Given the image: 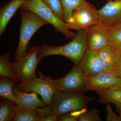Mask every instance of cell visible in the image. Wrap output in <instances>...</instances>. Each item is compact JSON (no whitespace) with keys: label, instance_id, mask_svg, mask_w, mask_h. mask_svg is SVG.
Returning <instances> with one entry per match:
<instances>
[{"label":"cell","instance_id":"cell-3","mask_svg":"<svg viewBox=\"0 0 121 121\" xmlns=\"http://www.w3.org/2000/svg\"><path fill=\"white\" fill-rule=\"evenodd\" d=\"M21 24L19 39L13 62L22 60L26 56L27 47L30 39L36 32L48 23L37 14L21 9L20 11Z\"/></svg>","mask_w":121,"mask_h":121},{"label":"cell","instance_id":"cell-19","mask_svg":"<svg viewBox=\"0 0 121 121\" xmlns=\"http://www.w3.org/2000/svg\"><path fill=\"white\" fill-rule=\"evenodd\" d=\"M5 99L1 102L0 121H12L16 112V104L13 101Z\"/></svg>","mask_w":121,"mask_h":121},{"label":"cell","instance_id":"cell-2","mask_svg":"<svg viewBox=\"0 0 121 121\" xmlns=\"http://www.w3.org/2000/svg\"><path fill=\"white\" fill-rule=\"evenodd\" d=\"M94 99L83 93L57 91L50 106L51 115L58 117L65 113L86 111L88 103Z\"/></svg>","mask_w":121,"mask_h":121},{"label":"cell","instance_id":"cell-20","mask_svg":"<svg viewBox=\"0 0 121 121\" xmlns=\"http://www.w3.org/2000/svg\"><path fill=\"white\" fill-rule=\"evenodd\" d=\"M108 36L109 43L121 52V23L110 27Z\"/></svg>","mask_w":121,"mask_h":121},{"label":"cell","instance_id":"cell-24","mask_svg":"<svg viewBox=\"0 0 121 121\" xmlns=\"http://www.w3.org/2000/svg\"><path fill=\"white\" fill-rule=\"evenodd\" d=\"M99 110L93 109L90 111H86L79 116L78 121H101L99 116Z\"/></svg>","mask_w":121,"mask_h":121},{"label":"cell","instance_id":"cell-28","mask_svg":"<svg viewBox=\"0 0 121 121\" xmlns=\"http://www.w3.org/2000/svg\"><path fill=\"white\" fill-rule=\"evenodd\" d=\"M114 73L119 78H121V63L118 67L117 68L116 71Z\"/></svg>","mask_w":121,"mask_h":121},{"label":"cell","instance_id":"cell-11","mask_svg":"<svg viewBox=\"0 0 121 121\" xmlns=\"http://www.w3.org/2000/svg\"><path fill=\"white\" fill-rule=\"evenodd\" d=\"M78 66L85 77L93 76L104 71L98 51L87 49Z\"/></svg>","mask_w":121,"mask_h":121},{"label":"cell","instance_id":"cell-17","mask_svg":"<svg viewBox=\"0 0 121 121\" xmlns=\"http://www.w3.org/2000/svg\"><path fill=\"white\" fill-rule=\"evenodd\" d=\"M12 56L10 52L0 57V75L12 79L17 83L16 75L12 63L10 62Z\"/></svg>","mask_w":121,"mask_h":121},{"label":"cell","instance_id":"cell-23","mask_svg":"<svg viewBox=\"0 0 121 121\" xmlns=\"http://www.w3.org/2000/svg\"><path fill=\"white\" fill-rule=\"evenodd\" d=\"M42 1L50 9L56 16L65 22L62 8L60 0H42Z\"/></svg>","mask_w":121,"mask_h":121},{"label":"cell","instance_id":"cell-26","mask_svg":"<svg viewBox=\"0 0 121 121\" xmlns=\"http://www.w3.org/2000/svg\"><path fill=\"white\" fill-rule=\"evenodd\" d=\"M78 116L73 114V113H65L58 117V121H78Z\"/></svg>","mask_w":121,"mask_h":121},{"label":"cell","instance_id":"cell-9","mask_svg":"<svg viewBox=\"0 0 121 121\" xmlns=\"http://www.w3.org/2000/svg\"><path fill=\"white\" fill-rule=\"evenodd\" d=\"M86 91L105 90L119 86L121 78L114 73L103 72L93 76L85 77Z\"/></svg>","mask_w":121,"mask_h":121},{"label":"cell","instance_id":"cell-16","mask_svg":"<svg viewBox=\"0 0 121 121\" xmlns=\"http://www.w3.org/2000/svg\"><path fill=\"white\" fill-rule=\"evenodd\" d=\"M99 101L103 104L112 103L117 107L121 113V89L112 87L105 90L96 91Z\"/></svg>","mask_w":121,"mask_h":121},{"label":"cell","instance_id":"cell-13","mask_svg":"<svg viewBox=\"0 0 121 121\" xmlns=\"http://www.w3.org/2000/svg\"><path fill=\"white\" fill-rule=\"evenodd\" d=\"M99 20L109 27L121 23V0L108 1L98 10Z\"/></svg>","mask_w":121,"mask_h":121},{"label":"cell","instance_id":"cell-18","mask_svg":"<svg viewBox=\"0 0 121 121\" xmlns=\"http://www.w3.org/2000/svg\"><path fill=\"white\" fill-rule=\"evenodd\" d=\"M15 81L8 77L1 76L0 80V96L1 97L9 99L16 102L17 101L13 91Z\"/></svg>","mask_w":121,"mask_h":121},{"label":"cell","instance_id":"cell-10","mask_svg":"<svg viewBox=\"0 0 121 121\" xmlns=\"http://www.w3.org/2000/svg\"><path fill=\"white\" fill-rule=\"evenodd\" d=\"M110 27L99 21L86 29L88 40V49L98 51L109 43L108 33Z\"/></svg>","mask_w":121,"mask_h":121},{"label":"cell","instance_id":"cell-25","mask_svg":"<svg viewBox=\"0 0 121 121\" xmlns=\"http://www.w3.org/2000/svg\"><path fill=\"white\" fill-rule=\"evenodd\" d=\"M107 113L106 121H120L119 117L113 111L110 103L107 104L106 108Z\"/></svg>","mask_w":121,"mask_h":121},{"label":"cell","instance_id":"cell-4","mask_svg":"<svg viewBox=\"0 0 121 121\" xmlns=\"http://www.w3.org/2000/svg\"><path fill=\"white\" fill-rule=\"evenodd\" d=\"M20 8L35 13L54 26L57 32H61L67 39H72L76 33L70 31L67 23L60 19L48 8L42 0H26Z\"/></svg>","mask_w":121,"mask_h":121},{"label":"cell","instance_id":"cell-30","mask_svg":"<svg viewBox=\"0 0 121 121\" xmlns=\"http://www.w3.org/2000/svg\"><path fill=\"white\" fill-rule=\"evenodd\" d=\"M119 119H120V121H121V113L119 115Z\"/></svg>","mask_w":121,"mask_h":121},{"label":"cell","instance_id":"cell-12","mask_svg":"<svg viewBox=\"0 0 121 121\" xmlns=\"http://www.w3.org/2000/svg\"><path fill=\"white\" fill-rule=\"evenodd\" d=\"M13 91L17 99L15 103L20 108L36 112L37 108L47 106L43 100L39 98L37 93L35 91H32L30 93L22 92L15 85L13 86Z\"/></svg>","mask_w":121,"mask_h":121},{"label":"cell","instance_id":"cell-27","mask_svg":"<svg viewBox=\"0 0 121 121\" xmlns=\"http://www.w3.org/2000/svg\"><path fill=\"white\" fill-rule=\"evenodd\" d=\"M58 117L55 115H48L44 117L39 118L38 121H58Z\"/></svg>","mask_w":121,"mask_h":121},{"label":"cell","instance_id":"cell-14","mask_svg":"<svg viewBox=\"0 0 121 121\" xmlns=\"http://www.w3.org/2000/svg\"><path fill=\"white\" fill-rule=\"evenodd\" d=\"M104 72L114 73L121 63V52L109 44L98 51Z\"/></svg>","mask_w":121,"mask_h":121},{"label":"cell","instance_id":"cell-22","mask_svg":"<svg viewBox=\"0 0 121 121\" xmlns=\"http://www.w3.org/2000/svg\"><path fill=\"white\" fill-rule=\"evenodd\" d=\"M40 117L36 112L24 109L16 105V112L12 121H38Z\"/></svg>","mask_w":121,"mask_h":121},{"label":"cell","instance_id":"cell-31","mask_svg":"<svg viewBox=\"0 0 121 121\" xmlns=\"http://www.w3.org/2000/svg\"><path fill=\"white\" fill-rule=\"evenodd\" d=\"M106 0L108 1H110V0H112V1H118V0Z\"/></svg>","mask_w":121,"mask_h":121},{"label":"cell","instance_id":"cell-6","mask_svg":"<svg viewBox=\"0 0 121 121\" xmlns=\"http://www.w3.org/2000/svg\"><path fill=\"white\" fill-rule=\"evenodd\" d=\"M99 21L98 10L85 1L82 6L73 11L71 19L67 23L70 30L78 31L86 30Z\"/></svg>","mask_w":121,"mask_h":121},{"label":"cell","instance_id":"cell-7","mask_svg":"<svg viewBox=\"0 0 121 121\" xmlns=\"http://www.w3.org/2000/svg\"><path fill=\"white\" fill-rule=\"evenodd\" d=\"M38 47L33 46L22 60L13 62L17 83L25 82L36 76L35 71L39 60L37 58Z\"/></svg>","mask_w":121,"mask_h":121},{"label":"cell","instance_id":"cell-5","mask_svg":"<svg viewBox=\"0 0 121 121\" xmlns=\"http://www.w3.org/2000/svg\"><path fill=\"white\" fill-rule=\"evenodd\" d=\"M38 73L39 78L36 76L27 82L20 83L17 86L22 92L29 93L33 91L38 93L43 101L49 106L57 90L52 78L43 75L41 72Z\"/></svg>","mask_w":121,"mask_h":121},{"label":"cell","instance_id":"cell-29","mask_svg":"<svg viewBox=\"0 0 121 121\" xmlns=\"http://www.w3.org/2000/svg\"><path fill=\"white\" fill-rule=\"evenodd\" d=\"M115 87H116V88H118V89H121V84H120L119 86H118Z\"/></svg>","mask_w":121,"mask_h":121},{"label":"cell","instance_id":"cell-21","mask_svg":"<svg viewBox=\"0 0 121 121\" xmlns=\"http://www.w3.org/2000/svg\"><path fill=\"white\" fill-rule=\"evenodd\" d=\"M65 17L67 23L72 17L73 12L82 6L85 0H60Z\"/></svg>","mask_w":121,"mask_h":121},{"label":"cell","instance_id":"cell-1","mask_svg":"<svg viewBox=\"0 0 121 121\" xmlns=\"http://www.w3.org/2000/svg\"><path fill=\"white\" fill-rule=\"evenodd\" d=\"M88 49V40L85 30L78 31L75 37L68 43L56 47L43 44L38 47L37 59L39 61L46 56L59 55L69 59L77 65Z\"/></svg>","mask_w":121,"mask_h":121},{"label":"cell","instance_id":"cell-8","mask_svg":"<svg viewBox=\"0 0 121 121\" xmlns=\"http://www.w3.org/2000/svg\"><path fill=\"white\" fill-rule=\"evenodd\" d=\"M56 90L75 93L86 91V78L82 69L74 65L70 71L63 78L53 79Z\"/></svg>","mask_w":121,"mask_h":121},{"label":"cell","instance_id":"cell-15","mask_svg":"<svg viewBox=\"0 0 121 121\" xmlns=\"http://www.w3.org/2000/svg\"><path fill=\"white\" fill-rule=\"evenodd\" d=\"M26 0H12L0 9V35L4 31L11 18Z\"/></svg>","mask_w":121,"mask_h":121}]
</instances>
